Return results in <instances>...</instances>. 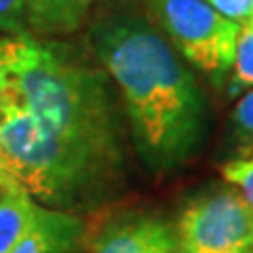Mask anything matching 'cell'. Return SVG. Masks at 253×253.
<instances>
[{"mask_svg": "<svg viewBox=\"0 0 253 253\" xmlns=\"http://www.w3.org/2000/svg\"><path fill=\"white\" fill-rule=\"evenodd\" d=\"M83 239V221L72 213L36 205L26 239L13 253H72Z\"/></svg>", "mask_w": 253, "mask_h": 253, "instance_id": "6", "label": "cell"}, {"mask_svg": "<svg viewBox=\"0 0 253 253\" xmlns=\"http://www.w3.org/2000/svg\"><path fill=\"white\" fill-rule=\"evenodd\" d=\"M26 4L23 0H0V34H26Z\"/></svg>", "mask_w": 253, "mask_h": 253, "instance_id": "11", "label": "cell"}, {"mask_svg": "<svg viewBox=\"0 0 253 253\" xmlns=\"http://www.w3.org/2000/svg\"><path fill=\"white\" fill-rule=\"evenodd\" d=\"M232 84L234 89L253 86V19L239 23L232 63Z\"/></svg>", "mask_w": 253, "mask_h": 253, "instance_id": "9", "label": "cell"}, {"mask_svg": "<svg viewBox=\"0 0 253 253\" xmlns=\"http://www.w3.org/2000/svg\"><path fill=\"white\" fill-rule=\"evenodd\" d=\"M175 253H253V209L239 190L194 194L175 224Z\"/></svg>", "mask_w": 253, "mask_h": 253, "instance_id": "4", "label": "cell"}, {"mask_svg": "<svg viewBox=\"0 0 253 253\" xmlns=\"http://www.w3.org/2000/svg\"><path fill=\"white\" fill-rule=\"evenodd\" d=\"M150 19L181 57L209 76L232 70L239 23L203 0H144Z\"/></svg>", "mask_w": 253, "mask_h": 253, "instance_id": "3", "label": "cell"}, {"mask_svg": "<svg viewBox=\"0 0 253 253\" xmlns=\"http://www.w3.org/2000/svg\"><path fill=\"white\" fill-rule=\"evenodd\" d=\"M36 215V203L15 188L0 199V253H13L26 239Z\"/></svg>", "mask_w": 253, "mask_h": 253, "instance_id": "8", "label": "cell"}, {"mask_svg": "<svg viewBox=\"0 0 253 253\" xmlns=\"http://www.w3.org/2000/svg\"><path fill=\"white\" fill-rule=\"evenodd\" d=\"M91 253H175V224L154 213L121 215L99 232Z\"/></svg>", "mask_w": 253, "mask_h": 253, "instance_id": "5", "label": "cell"}, {"mask_svg": "<svg viewBox=\"0 0 253 253\" xmlns=\"http://www.w3.org/2000/svg\"><path fill=\"white\" fill-rule=\"evenodd\" d=\"M232 125H234V137L239 141V150H241L239 158L253 156V91H249L236 104L232 114Z\"/></svg>", "mask_w": 253, "mask_h": 253, "instance_id": "10", "label": "cell"}, {"mask_svg": "<svg viewBox=\"0 0 253 253\" xmlns=\"http://www.w3.org/2000/svg\"><path fill=\"white\" fill-rule=\"evenodd\" d=\"M93 0H23L28 32L38 38L68 36L81 30Z\"/></svg>", "mask_w": 253, "mask_h": 253, "instance_id": "7", "label": "cell"}, {"mask_svg": "<svg viewBox=\"0 0 253 253\" xmlns=\"http://www.w3.org/2000/svg\"><path fill=\"white\" fill-rule=\"evenodd\" d=\"M125 118L91 46L26 32L0 72V173L42 207L93 211L125 186Z\"/></svg>", "mask_w": 253, "mask_h": 253, "instance_id": "1", "label": "cell"}, {"mask_svg": "<svg viewBox=\"0 0 253 253\" xmlns=\"http://www.w3.org/2000/svg\"><path fill=\"white\" fill-rule=\"evenodd\" d=\"M19 41L21 34H0V72L15 57V53L19 49Z\"/></svg>", "mask_w": 253, "mask_h": 253, "instance_id": "13", "label": "cell"}, {"mask_svg": "<svg viewBox=\"0 0 253 253\" xmlns=\"http://www.w3.org/2000/svg\"><path fill=\"white\" fill-rule=\"evenodd\" d=\"M15 188H17V186H15L9 177H4L2 173H0V199H2L4 194H9L11 190H15ZM19 190H21V188H19Z\"/></svg>", "mask_w": 253, "mask_h": 253, "instance_id": "14", "label": "cell"}, {"mask_svg": "<svg viewBox=\"0 0 253 253\" xmlns=\"http://www.w3.org/2000/svg\"><path fill=\"white\" fill-rule=\"evenodd\" d=\"M203 2L236 23L253 19V0H203Z\"/></svg>", "mask_w": 253, "mask_h": 253, "instance_id": "12", "label": "cell"}, {"mask_svg": "<svg viewBox=\"0 0 253 253\" xmlns=\"http://www.w3.org/2000/svg\"><path fill=\"white\" fill-rule=\"evenodd\" d=\"M89 46L121 95L131 141L154 177L179 171L209 131L207 101L154 21L135 9L101 11Z\"/></svg>", "mask_w": 253, "mask_h": 253, "instance_id": "2", "label": "cell"}]
</instances>
